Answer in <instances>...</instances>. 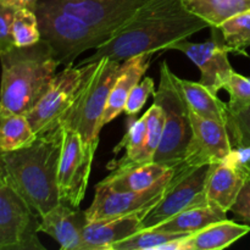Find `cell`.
<instances>
[{
    "label": "cell",
    "instance_id": "obj_1",
    "mask_svg": "<svg viewBox=\"0 0 250 250\" xmlns=\"http://www.w3.org/2000/svg\"><path fill=\"white\" fill-rule=\"evenodd\" d=\"M207 28L210 24L190 12L182 0H149L80 65L104 58L124 62L142 54H155Z\"/></svg>",
    "mask_w": 250,
    "mask_h": 250
},
{
    "label": "cell",
    "instance_id": "obj_2",
    "mask_svg": "<svg viewBox=\"0 0 250 250\" xmlns=\"http://www.w3.org/2000/svg\"><path fill=\"white\" fill-rule=\"evenodd\" d=\"M63 127L37 136L28 146L0 154V167L7 182L43 216L60 203L58 170Z\"/></svg>",
    "mask_w": 250,
    "mask_h": 250
},
{
    "label": "cell",
    "instance_id": "obj_3",
    "mask_svg": "<svg viewBox=\"0 0 250 250\" xmlns=\"http://www.w3.org/2000/svg\"><path fill=\"white\" fill-rule=\"evenodd\" d=\"M0 103L26 116L48 89L60 66L44 41L0 53Z\"/></svg>",
    "mask_w": 250,
    "mask_h": 250
},
{
    "label": "cell",
    "instance_id": "obj_4",
    "mask_svg": "<svg viewBox=\"0 0 250 250\" xmlns=\"http://www.w3.org/2000/svg\"><path fill=\"white\" fill-rule=\"evenodd\" d=\"M42 41L50 46L60 65H75L84 51L97 49L106 38L87 21L62 7L39 0L34 7Z\"/></svg>",
    "mask_w": 250,
    "mask_h": 250
},
{
    "label": "cell",
    "instance_id": "obj_5",
    "mask_svg": "<svg viewBox=\"0 0 250 250\" xmlns=\"http://www.w3.org/2000/svg\"><path fill=\"white\" fill-rule=\"evenodd\" d=\"M153 98L165 114L163 139L154 156V163L173 167L183 160L192 137V125L189 106L178 84V77L166 60L160 65L159 88Z\"/></svg>",
    "mask_w": 250,
    "mask_h": 250
},
{
    "label": "cell",
    "instance_id": "obj_6",
    "mask_svg": "<svg viewBox=\"0 0 250 250\" xmlns=\"http://www.w3.org/2000/svg\"><path fill=\"white\" fill-rule=\"evenodd\" d=\"M122 68L124 62L111 59L97 61L94 72L62 122V127L78 132L87 146L95 151L99 146L100 122L107 99Z\"/></svg>",
    "mask_w": 250,
    "mask_h": 250
},
{
    "label": "cell",
    "instance_id": "obj_7",
    "mask_svg": "<svg viewBox=\"0 0 250 250\" xmlns=\"http://www.w3.org/2000/svg\"><path fill=\"white\" fill-rule=\"evenodd\" d=\"M97 62L84 63L81 66H66L56 72L37 104L26 115L36 136L48 133L62 122L77 102L83 88L90 78Z\"/></svg>",
    "mask_w": 250,
    "mask_h": 250
},
{
    "label": "cell",
    "instance_id": "obj_8",
    "mask_svg": "<svg viewBox=\"0 0 250 250\" xmlns=\"http://www.w3.org/2000/svg\"><path fill=\"white\" fill-rule=\"evenodd\" d=\"M41 217L7 182L0 167V250H45Z\"/></svg>",
    "mask_w": 250,
    "mask_h": 250
},
{
    "label": "cell",
    "instance_id": "obj_9",
    "mask_svg": "<svg viewBox=\"0 0 250 250\" xmlns=\"http://www.w3.org/2000/svg\"><path fill=\"white\" fill-rule=\"evenodd\" d=\"M209 165L200 167L173 166V176L160 202L148 212L142 222V229H154L182 210L208 202L204 188Z\"/></svg>",
    "mask_w": 250,
    "mask_h": 250
},
{
    "label": "cell",
    "instance_id": "obj_10",
    "mask_svg": "<svg viewBox=\"0 0 250 250\" xmlns=\"http://www.w3.org/2000/svg\"><path fill=\"white\" fill-rule=\"evenodd\" d=\"M94 155L95 150L87 146L78 132L63 127L58 170L60 200L80 207L87 192Z\"/></svg>",
    "mask_w": 250,
    "mask_h": 250
},
{
    "label": "cell",
    "instance_id": "obj_11",
    "mask_svg": "<svg viewBox=\"0 0 250 250\" xmlns=\"http://www.w3.org/2000/svg\"><path fill=\"white\" fill-rule=\"evenodd\" d=\"M172 176L173 167H171L155 185L138 192H120L99 182L95 186V194L92 204L84 210L87 220L97 221L134 212H149L160 202Z\"/></svg>",
    "mask_w": 250,
    "mask_h": 250
},
{
    "label": "cell",
    "instance_id": "obj_12",
    "mask_svg": "<svg viewBox=\"0 0 250 250\" xmlns=\"http://www.w3.org/2000/svg\"><path fill=\"white\" fill-rule=\"evenodd\" d=\"M166 50L182 51L193 61L200 71V81L203 85L211 93H217L224 89L233 67L229 60V54L234 50L225 43L224 38L212 37L203 43H193L188 39H182L171 44Z\"/></svg>",
    "mask_w": 250,
    "mask_h": 250
},
{
    "label": "cell",
    "instance_id": "obj_13",
    "mask_svg": "<svg viewBox=\"0 0 250 250\" xmlns=\"http://www.w3.org/2000/svg\"><path fill=\"white\" fill-rule=\"evenodd\" d=\"M92 24L107 39L149 0H45Z\"/></svg>",
    "mask_w": 250,
    "mask_h": 250
},
{
    "label": "cell",
    "instance_id": "obj_14",
    "mask_svg": "<svg viewBox=\"0 0 250 250\" xmlns=\"http://www.w3.org/2000/svg\"><path fill=\"white\" fill-rule=\"evenodd\" d=\"M189 116L192 137L180 165L185 167H200L216 161H224L232 150L227 127L212 120L198 116L193 111H190Z\"/></svg>",
    "mask_w": 250,
    "mask_h": 250
},
{
    "label": "cell",
    "instance_id": "obj_15",
    "mask_svg": "<svg viewBox=\"0 0 250 250\" xmlns=\"http://www.w3.org/2000/svg\"><path fill=\"white\" fill-rule=\"evenodd\" d=\"M39 217V231L55 239L61 249L83 250V229L88 220L80 207L60 200L55 208Z\"/></svg>",
    "mask_w": 250,
    "mask_h": 250
},
{
    "label": "cell",
    "instance_id": "obj_16",
    "mask_svg": "<svg viewBox=\"0 0 250 250\" xmlns=\"http://www.w3.org/2000/svg\"><path fill=\"white\" fill-rule=\"evenodd\" d=\"M146 215L148 211H142L88 221L83 229V250H110L111 246L141 231Z\"/></svg>",
    "mask_w": 250,
    "mask_h": 250
},
{
    "label": "cell",
    "instance_id": "obj_17",
    "mask_svg": "<svg viewBox=\"0 0 250 250\" xmlns=\"http://www.w3.org/2000/svg\"><path fill=\"white\" fill-rule=\"evenodd\" d=\"M244 182L246 177L243 173L229 163L225 160L212 163L208 170L205 198L211 204L231 211Z\"/></svg>",
    "mask_w": 250,
    "mask_h": 250
},
{
    "label": "cell",
    "instance_id": "obj_18",
    "mask_svg": "<svg viewBox=\"0 0 250 250\" xmlns=\"http://www.w3.org/2000/svg\"><path fill=\"white\" fill-rule=\"evenodd\" d=\"M153 55V53L142 54V55L124 61V68L117 77L115 84L112 85L111 93L107 99L106 109L100 122V128L103 129V127L106 126L125 111L129 93L133 89L134 85L141 82L142 77L150 66Z\"/></svg>",
    "mask_w": 250,
    "mask_h": 250
},
{
    "label": "cell",
    "instance_id": "obj_19",
    "mask_svg": "<svg viewBox=\"0 0 250 250\" xmlns=\"http://www.w3.org/2000/svg\"><path fill=\"white\" fill-rule=\"evenodd\" d=\"M229 104L227 131L232 150L225 161L233 165L246 176L250 175V102Z\"/></svg>",
    "mask_w": 250,
    "mask_h": 250
},
{
    "label": "cell",
    "instance_id": "obj_20",
    "mask_svg": "<svg viewBox=\"0 0 250 250\" xmlns=\"http://www.w3.org/2000/svg\"><path fill=\"white\" fill-rule=\"evenodd\" d=\"M250 226L237 224L231 220H221L208 225L195 233L186 236L182 241V250H221L247 236Z\"/></svg>",
    "mask_w": 250,
    "mask_h": 250
},
{
    "label": "cell",
    "instance_id": "obj_21",
    "mask_svg": "<svg viewBox=\"0 0 250 250\" xmlns=\"http://www.w3.org/2000/svg\"><path fill=\"white\" fill-rule=\"evenodd\" d=\"M225 219H227L226 210L209 202H204L182 210L171 219L154 227V229L170 233L192 234L207 227L208 225Z\"/></svg>",
    "mask_w": 250,
    "mask_h": 250
},
{
    "label": "cell",
    "instance_id": "obj_22",
    "mask_svg": "<svg viewBox=\"0 0 250 250\" xmlns=\"http://www.w3.org/2000/svg\"><path fill=\"white\" fill-rule=\"evenodd\" d=\"M171 167L158 163L112 170L100 183L120 192H138L155 185Z\"/></svg>",
    "mask_w": 250,
    "mask_h": 250
},
{
    "label": "cell",
    "instance_id": "obj_23",
    "mask_svg": "<svg viewBox=\"0 0 250 250\" xmlns=\"http://www.w3.org/2000/svg\"><path fill=\"white\" fill-rule=\"evenodd\" d=\"M178 84L182 89L190 111L204 119L212 120L226 126L229 104L219 99L200 82L183 80L178 77Z\"/></svg>",
    "mask_w": 250,
    "mask_h": 250
},
{
    "label": "cell",
    "instance_id": "obj_24",
    "mask_svg": "<svg viewBox=\"0 0 250 250\" xmlns=\"http://www.w3.org/2000/svg\"><path fill=\"white\" fill-rule=\"evenodd\" d=\"M146 143V114L137 119L136 116H128L127 120V131L124 138L114 148V154H119L122 149L126 153L120 160H111L107 165L110 171L117 168L132 167V166L146 164L144 151Z\"/></svg>",
    "mask_w": 250,
    "mask_h": 250
},
{
    "label": "cell",
    "instance_id": "obj_25",
    "mask_svg": "<svg viewBox=\"0 0 250 250\" xmlns=\"http://www.w3.org/2000/svg\"><path fill=\"white\" fill-rule=\"evenodd\" d=\"M36 138L27 117L11 111L0 103V154L23 148Z\"/></svg>",
    "mask_w": 250,
    "mask_h": 250
},
{
    "label": "cell",
    "instance_id": "obj_26",
    "mask_svg": "<svg viewBox=\"0 0 250 250\" xmlns=\"http://www.w3.org/2000/svg\"><path fill=\"white\" fill-rule=\"evenodd\" d=\"M190 12L219 28L226 20L250 10V0H182Z\"/></svg>",
    "mask_w": 250,
    "mask_h": 250
},
{
    "label": "cell",
    "instance_id": "obj_27",
    "mask_svg": "<svg viewBox=\"0 0 250 250\" xmlns=\"http://www.w3.org/2000/svg\"><path fill=\"white\" fill-rule=\"evenodd\" d=\"M11 37L15 46H28L42 39L38 19L31 7H19L11 24Z\"/></svg>",
    "mask_w": 250,
    "mask_h": 250
},
{
    "label": "cell",
    "instance_id": "obj_28",
    "mask_svg": "<svg viewBox=\"0 0 250 250\" xmlns=\"http://www.w3.org/2000/svg\"><path fill=\"white\" fill-rule=\"evenodd\" d=\"M183 236L187 234L170 233L154 229H141L124 241L111 246L110 250H159L164 244Z\"/></svg>",
    "mask_w": 250,
    "mask_h": 250
},
{
    "label": "cell",
    "instance_id": "obj_29",
    "mask_svg": "<svg viewBox=\"0 0 250 250\" xmlns=\"http://www.w3.org/2000/svg\"><path fill=\"white\" fill-rule=\"evenodd\" d=\"M219 31L234 53L246 54V49L250 46V10L229 17L219 27Z\"/></svg>",
    "mask_w": 250,
    "mask_h": 250
},
{
    "label": "cell",
    "instance_id": "obj_30",
    "mask_svg": "<svg viewBox=\"0 0 250 250\" xmlns=\"http://www.w3.org/2000/svg\"><path fill=\"white\" fill-rule=\"evenodd\" d=\"M146 164L153 163L154 156L158 151L161 143L164 133V125H165V114L163 107L154 103L148 111L146 112Z\"/></svg>",
    "mask_w": 250,
    "mask_h": 250
},
{
    "label": "cell",
    "instance_id": "obj_31",
    "mask_svg": "<svg viewBox=\"0 0 250 250\" xmlns=\"http://www.w3.org/2000/svg\"><path fill=\"white\" fill-rule=\"evenodd\" d=\"M154 93H155V82L153 78H143L138 84L134 85L133 89L129 93L124 112H126L128 116H136L143 109L148 98Z\"/></svg>",
    "mask_w": 250,
    "mask_h": 250
},
{
    "label": "cell",
    "instance_id": "obj_32",
    "mask_svg": "<svg viewBox=\"0 0 250 250\" xmlns=\"http://www.w3.org/2000/svg\"><path fill=\"white\" fill-rule=\"evenodd\" d=\"M229 94V104H246L250 102V78L233 71L224 87Z\"/></svg>",
    "mask_w": 250,
    "mask_h": 250
},
{
    "label": "cell",
    "instance_id": "obj_33",
    "mask_svg": "<svg viewBox=\"0 0 250 250\" xmlns=\"http://www.w3.org/2000/svg\"><path fill=\"white\" fill-rule=\"evenodd\" d=\"M19 7L10 2L0 1V53L15 46L11 37V24Z\"/></svg>",
    "mask_w": 250,
    "mask_h": 250
},
{
    "label": "cell",
    "instance_id": "obj_34",
    "mask_svg": "<svg viewBox=\"0 0 250 250\" xmlns=\"http://www.w3.org/2000/svg\"><path fill=\"white\" fill-rule=\"evenodd\" d=\"M231 211L244 221L250 222V175L246 177V182L239 192L236 203L231 208Z\"/></svg>",
    "mask_w": 250,
    "mask_h": 250
},
{
    "label": "cell",
    "instance_id": "obj_35",
    "mask_svg": "<svg viewBox=\"0 0 250 250\" xmlns=\"http://www.w3.org/2000/svg\"><path fill=\"white\" fill-rule=\"evenodd\" d=\"M0 1L10 2V4L17 5L20 7H31V9L34 10V7H36L37 2L39 0H0Z\"/></svg>",
    "mask_w": 250,
    "mask_h": 250
},
{
    "label": "cell",
    "instance_id": "obj_36",
    "mask_svg": "<svg viewBox=\"0 0 250 250\" xmlns=\"http://www.w3.org/2000/svg\"><path fill=\"white\" fill-rule=\"evenodd\" d=\"M248 176H249V175H248ZM246 177H247V176H246Z\"/></svg>",
    "mask_w": 250,
    "mask_h": 250
}]
</instances>
